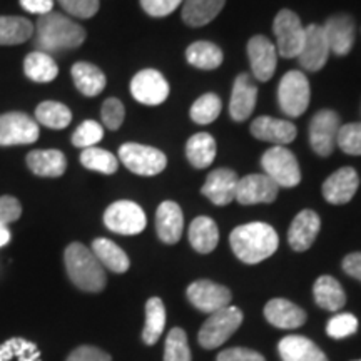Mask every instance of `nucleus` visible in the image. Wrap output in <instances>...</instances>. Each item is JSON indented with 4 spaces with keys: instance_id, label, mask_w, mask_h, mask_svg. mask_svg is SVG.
Segmentation results:
<instances>
[{
    "instance_id": "obj_37",
    "label": "nucleus",
    "mask_w": 361,
    "mask_h": 361,
    "mask_svg": "<svg viewBox=\"0 0 361 361\" xmlns=\"http://www.w3.org/2000/svg\"><path fill=\"white\" fill-rule=\"evenodd\" d=\"M166 326V308L161 298H151L146 303V324L142 329V341L152 346L159 340Z\"/></svg>"
},
{
    "instance_id": "obj_53",
    "label": "nucleus",
    "mask_w": 361,
    "mask_h": 361,
    "mask_svg": "<svg viewBox=\"0 0 361 361\" xmlns=\"http://www.w3.org/2000/svg\"><path fill=\"white\" fill-rule=\"evenodd\" d=\"M8 241H11V231H8L7 226L0 224V247L8 245Z\"/></svg>"
},
{
    "instance_id": "obj_38",
    "label": "nucleus",
    "mask_w": 361,
    "mask_h": 361,
    "mask_svg": "<svg viewBox=\"0 0 361 361\" xmlns=\"http://www.w3.org/2000/svg\"><path fill=\"white\" fill-rule=\"evenodd\" d=\"M80 164L85 169L96 171L101 174H114L119 169V159L112 154V152L101 149L97 146L84 149L82 154H80Z\"/></svg>"
},
{
    "instance_id": "obj_54",
    "label": "nucleus",
    "mask_w": 361,
    "mask_h": 361,
    "mask_svg": "<svg viewBox=\"0 0 361 361\" xmlns=\"http://www.w3.org/2000/svg\"><path fill=\"white\" fill-rule=\"evenodd\" d=\"M356 361H361V360H356Z\"/></svg>"
},
{
    "instance_id": "obj_30",
    "label": "nucleus",
    "mask_w": 361,
    "mask_h": 361,
    "mask_svg": "<svg viewBox=\"0 0 361 361\" xmlns=\"http://www.w3.org/2000/svg\"><path fill=\"white\" fill-rule=\"evenodd\" d=\"M226 0H184L183 20L191 27H202L219 16Z\"/></svg>"
},
{
    "instance_id": "obj_14",
    "label": "nucleus",
    "mask_w": 361,
    "mask_h": 361,
    "mask_svg": "<svg viewBox=\"0 0 361 361\" xmlns=\"http://www.w3.org/2000/svg\"><path fill=\"white\" fill-rule=\"evenodd\" d=\"M247 57H250L251 72L255 79L266 82L274 75L278 64L276 45L264 35H255L247 42Z\"/></svg>"
},
{
    "instance_id": "obj_25",
    "label": "nucleus",
    "mask_w": 361,
    "mask_h": 361,
    "mask_svg": "<svg viewBox=\"0 0 361 361\" xmlns=\"http://www.w3.org/2000/svg\"><path fill=\"white\" fill-rule=\"evenodd\" d=\"M264 318L273 326L281 329H296L306 322L305 310L283 298H274L264 306Z\"/></svg>"
},
{
    "instance_id": "obj_51",
    "label": "nucleus",
    "mask_w": 361,
    "mask_h": 361,
    "mask_svg": "<svg viewBox=\"0 0 361 361\" xmlns=\"http://www.w3.org/2000/svg\"><path fill=\"white\" fill-rule=\"evenodd\" d=\"M20 6L24 11L35 13V16H45V13L52 12L54 0H20Z\"/></svg>"
},
{
    "instance_id": "obj_45",
    "label": "nucleus",
    "mask_w": 361,
    "mask_h": 361,
    "mask_svg": "<svg viewBox=\"0 0 361 361\" xmlns=\"http://www.w3.org/2000/svg\"><path fill=\"white\" fill-rule=\"evenodd\" d=\"M101 117H102V124L106 126L107 129L117 130L124 123V117H126L124 104L121 102L119 99L109 97L102 104Z\"/></svg>"
},
{
    "instance_id": "obj_28",
    "label": "nucleus",
    "mask_w": 361,
    "mask_h": 361,
    "mask_svg": "<svg viewBox=\"0 0 361 361\" xmlns=\"http://www.w3.org/2000/svg\"><path fill=\"white\" fill-rule=\"evenodd\" d=\"M189 243L201 255H209L219 243L218 224L207 216H200L189 226Z\"/></svg>"
},
{
    "instance_id": "obj_50",
    "label": "nucleus",
    "mask_w": 361,
    "mask_h": 361,
    "mask_svg": "<svg viewBox=\"0 0 361 361\" xmlns=\"http://www.w3.org/2000/svg\"><path fill=\"white\" fill-rule=\"evenodd\" d=\"M216 361H266L264 356L247 348H231L224 350L218 355Z\"/></svg>"
},
{
    "instance_id": "obj_52",
    "label": "nucleus",
    "mask_w": 361,
    "mask_h": 361,
    "mask_svg": "<svg viewBox=\"0 0 361 361\" xmlns=\"http://www.w3.org/2000/svg\"><path fill=\"white\" fill-rule=\"evenodd\" d=\"M341 266L348 276L361 281V252H351L343 259Z\"/></svg>"
},
{
    "instance_id": "obj_24",
    "label": "nucleus",
    "mask_w": 361,
    "mask_h": 361,
    "mask_svg": "<svg viewBox=\"0 0 361 361\" xmlns=\"http://www.w3.org/2000/svg\"><path fill=\"white\" fill-rule=\"evenodd\" d=\"M27 168L40 178H61L67 169L64 152L59 149H35L25 157Z\"/></svg>"
},
{
    "instance_id": "obj_42",
    "label": "nucleus",
    "mask_w": 361,
    "mask_h": 361,
    "mask_svg": "<svg viewBox=\"0 0 361 361\" xmlns=\"http://www.w3.org/2000/svg\"><path fill=\"white\" fill-rule=\"evenodd\" d=\"M336 144L345 154L361 156V123L341 126Z\"/></svg>"
},
{
    "instance_id": "obj_26",
    "label": "nucleus",
    "mask_w": 361,
    "mask_h": 361,
    "mask_svg": "<svg viewBox=\"0 0 361 361\" xmlns=\"http://www.w3.org/2000/svg\"><path fill=\"white\" fill-rule=\"evenodd\" d=\"M283 361H328L326 356L313 341L305 336H286L278 345Z\"/></svg>"
},
{
    "instance_id": "obj_47",
    "label": "nucleus",
    "mask_w": 361,
    "mask_h": 361,
    "mask_svg": "<svg viewBox=\"0 0 361 361\" xmlns=\"http://www.w3.org/2000/svg\"><path fill=\"white\" fill-rule=\"evenodd\" d=\"M184 0H141L144 12L151 17H166L173 13Z\"/></svg>"
},
{
    "instance_id": "obj_39",
    "label": "nucleus",
    "mask_w": 361,
    "mask_h": 361,
    "mask_svg": "<svg viewBox=\"0 0 361 361\" xmlns=\"http://www.w3.org/2000/svg\"><path fill=\"white\" fill-rule=\"evenodd\" d=\"M0 361H42L37 345L24 338H11L0 345Z\"/></svg>"
},
{
    "instance_id": "obj_20",
    "label": "nucleus",
    "mask_w": 361,
    "mask_h": 361,
    "mask_svg": "<svg viewBox=\"0 0 361 361\" xmlns=\"http://www.w3.org/2000/svg\"><path fill=\"white\" fill-rule=\"evenodd\" d=\"M251 134L264 142H273L274 146H286L295 141L296 126L290 121L276 119L271 116H259L251 123Z\"/></svg>"
},
{
    "instance_id": "obj_22",
    "label": "nucleus",
    "mask_w": 361,
    "mask_h": 361,
    "mask_svg": "<svg viewBox=\"0 0 361 361\" xmlns=\"http://www.w3.org/2000/svg\"><path fill=\"white\" fill-rule=\"evenodd\" d=\"M322 228V219L311 209H303L293 219L288 231V243L293 250L303 252L313 246L316 236Z\"/></svg>"
},
{
    "instance_id": "obj_1",
    "label": "nucleus",
    "mask_w": 361,
    "mask_h": 361,
    "mask_svg": "<svg viewBox=\"0 0 361 361\" xmlns=\"http://www.w3.org/2000/svg\"><path fill=\"white\" fill-rule=\"evenodd\" d=\"M35 27V47L40 52H62L78 49L84 44L85 30L78 22L59 12L40 16Z\"/></svg>"
},
{
    "instance_id": "obj_9",
    "label": "nucleus",
    "mask_w": 361,
    "mask_h": 361,
    "mask_svg": "<svg viewBox=\"0 0 361 361\" xmlns=\"http://www.w3.org/2000/svg\"><path fill=\"white\" fill-rule=\"evenodd\" d=\"M104 224L109 231L134 236L144 231L147 219L142 207L133 201H116L104 213Z\"/></svg>"
},
{
    "instance_id": "obj_18",
    "label": "nucleus",
    "mask_w": 361,
    "mask_h": 361,
    "mask_svg": "<svg viewBox=\"0 0 361 361\" xmlns=\"http://www.w3.org/2000/svg\"><path fill=\"white\" fill-rule=\"evenodd\" d=\"M360 188V176L353 168H341L323 183V196L329 204H346Z\"/></svg>"
},
{
    "instance_id": "obj_19",
    "label": "nucleus",
    "mask_w": 361,
    "mask_h": 361,
    "mask_svg": "<svg viewBox=\"0 0 361 361\" xmlns=\"http://www.w3.org/2000/svg\"><path fill=\"white\" fill-rule=\"evenodd\" d=\"M238 174L228 168L214 169L207 176L204 186L201 188V192L216 206H228L231 204L236 197L238 188Z\"/></svg>"
},
{
    "instance_id": "obj_16",
    "label": "nucleus",
    "mask_w": 361,
    "mask_h": 361,
    "mask_svg": "<svg viewBox=\"0 0 361 361\" xmlns=\"http://www.w3.org/2000/svg\"><path fill=\"white\" fill-rule=\"evenodd\" d=\"M328 56L329 47L326 37H324L323 27L318 24H310L308 27H305V42L300 56H298L301 67L305 71L318 72L328 62Z\"/></svg>"
},
{
    "instance_id": "obj_3",
    "label": "nucleus",
    "mask_w": 361,
    "mask_h": 361,
    "mask_svg": "<svg viewBox=\"0 0 361 361\" xmlns=\"http://www.w3.org/2000/svg\"><path fill=\"white\" fill-rule=\"evenodd\" d=\"M64 263L71 281L79 290L87 293H101L106 288V269L94 256L92 250L80 243H72L66 247Z\"/></svg>"
},
{
    "instance_id": "obj_36",
    "label": "nucleus",
    "mask_w": 361,
    "mask_h": 361,
    "mask_svg": "<svg viewBox=\"0 0 361 361\" xmlns=\"http://www.w3.org/2000/svg\"><path fill=\"white\" fill-rule=\"evenodd\" d=\"M72 112L66 104L56 101L40 102L35 109V123L44 126V128L62 130L71 124Z\"/></svg>"
},
{
    "instance_id": "obj_43",
    "label": "nucleus",
    "mask_w": 361,
    "mask_h": 361,
    "mask_svg": "<svg viewBox=\"0 0 361 361\" xmlns=\"http://www.w3.org/2000/svg\"><path fill=\"white\" fill-rule=\"evenodd\" d=\"M102 137H104L102 126L96 123V121L87 119L74 130V134H72V144H74L75 147L87 149V147L96 146Z\"/></svg>"
},
{
    "instance_id": "obj_34",
    "label": "nucleus",
    "mask_w": 361,
    "mask_h": 361,
    "mask_svg": "<svg viewBox=\"0 0 361 361\" xmlns=\"http://www.w3.org/2000/svg\"><path fill=\"white\" fill-rule=\"evenodd\" d=\"M188 62L201 71H213L223 64V51L207 40H197L186 49Z\"/></svg>"
},
{
    "instance_id": "obj_44",
    "label": "nucleus",
    "mask_w": 361,
    "mask_h": 361,
    "mask_svg": "<svg viewBox=\"0 0 361 361\" xmlns=\"http://www.w3.org/2000/svg\"><path fill=\"white\" fill-rule=\"evenodd\" d=\"M358 329V319L351 313H338L328 322L326 333L335 340H343V338L351 336Z\"/></svg>"
},
{
    "instance_id": "obj_11",
    "label": "nucleus",
    "mask_w": 361,
    "mask_h": 361,
    "mask_svg": "<svg viewBox=\"0 0 361 361\" xmlns=\"http://www.w3.org/2000/svg\"><path fill=\"white\" fill-rule=\"evenodd\" d=\"M39 124L24 112L0 116V146H25L39 139Z\"/></svg>"
},
{
    "instance_id": "obj_33",
    "label": "nucleus",
    "mask_w": 361,
    "mask_h": 361,
    "mask_svg": "<svg viewBox=\"0 0 361 361\" xmlns=\"http://www.w3.org/2000/svg\"><path fill=\"white\" fill-rule=\"evenodd\" d=\"M24 72L27 78L34 80V82L45 84L52 82L57 78L59 67L51 54L34 51L25 57Z\"/></svg>"
},
{
    "instance_id": "obj_2",
    "label": "nucleus",
    "mask_w": 361,
    "mask_h": 361,
    "mask_svg": "<svg viewBox=\"0 0 361 361\" xmlns=\"http://www.w3.org/2000/svg\"><path fill=\"white\" fill-rule=\"evenodd\" d=\"M229 245L243 263L258 264L276 252L279 238L269 224L247 223L233 229Z\"/></svg>"
},
{
    "instance_id": "obj_12",
    "label": "nucleus",
    "mask_w": 361,
    "mask_h": 361,
    "mask_svg": "<svg viewBox=\"0 0 361 361\" xmlns=\"http://www.w3.org/2000/svg\"><path fill=\"white\" fill-rule=\"evenodd\" d=\"M188 300L202 313L213 314L231 305L233 295L223 284L209 281V279H197L189 284Z\"/></svg>"
},
{
    "instance_id": "obj_40",
    "label": "nucleus",
    "mask_w": 361,
    "mask_h": 361,
    "mask_svg": "<svg viewBox=\"0 0 361 361\" xmlns=\"http://www.w3.org/2000/svg\"><path fill=\"white\" fill-rule=\"evenodd\" d=\"M221 109H223V102L221 99L213 92H207L204 96H201L196 102L192 104L191 111H189V116L196 124L206 126L214 123L221 114Z\"/></svg>"
},
{
    "instance_id": "obj_48",
    "label": "nucleus",
    "mask_w": 361,
    "mask_h": 361,
    "mask_svg": "<svg viewBox=\"0 0 361 361\" xmlns=\"http://www.w3.org/2000/svg\"><path fill=\"white\" fill-rule=\"evenodd\" d=\"M22 216V204L13 196H0V224L16 223Z\"/></svg>"
},
{
    "instance_id": "obj_5",
    "label": "nucleus",
    "mask_w": 361,
    "mask_h": 361,
    "mask_svg": "<svg viewBox=\"0 0 361 361\" xmlns=\"http://www.w3.org/2000/svg\"><path fill=\"white\" fill-rule=\"evenodd\" d=\"M243 323V311L236 306H226V308L209 314L200 329V345L206 350L218 348L231 338V335Z\"/></svg>"
},
{
    "instance_id": "obj_29",
    "label": "nucleus",
    "mask_w": 361,
    "mask_h": 361,
    "mask_svg": "<svg viewBox=\"0 0 361 361\" xmlns=\"http://www.w3.org/2000/svg\"><path fill=\"white\" fill-rule=\"evenodd\" d=\"M92 252L102 264L104 269H109L112 273H126L129 269L130 261L124 250H121L114 241L107 238H97L92 241Z\"/></svg>"
},
{
    "instance_id": "obj_6",
    "label": "nucleus",
    "mask_w": 361,
    "mask_h": 361,
    "mask_svg": "<svg viewBox=\"0 0 361 361\" xmlns=\"http://www.w3.org/2000/svg\"><path fill=\"white\" fill-rule=\"evenodd\" d=\"M311 89L308 78L300 71H290L278 85L279 109L290 117L303 116L310 106Z\"/></svg>"
},
{
    "instance_id": "obj_10",
    "label": "nucleus",
    "mask_w": 361,
    "mask_h": 361,
    "mask_svg": "<svg viewBox=\"0 0 361 361\" xmlns=\"http://www.w3.org/2000/svg\"><path fill=\"white\" fill-rule=\"evenodd\" d=\"M340 128L341 119L335 111L323 109L313 116L310 123V144L319 157L331 156L335 151Z\"/></svg>"
},
{
    "instance_id": "obj_23",
    "label": "nucleus",
    "mask_w": 361,
    "mask_h": 361,
    "mask_svg": "<svg viewBox=\"0 0 361 361\" xmlns=\"http://www.w3.org/2000/svg\"><path fill=\"white\" fill-rule=\"evenodd\" d=\"M184 216L179 204L174 201L161 202L156 211V231L157 236L166 245H176L183 236Z\"/></svg>"
},
{
    "instance_id": "obj_4",
    "label": "nucleus",
    "mask_w": 361,
    "mask_h": 361,
    "mask_svg": "<svg viewBox=\"0 0 361 361\" xmlns=\"http://www.w3.org/2000/svg\"><path fill=\"white\" fill-rule=\"evenodd\" d=\"M261 168L278 188H295L301 183L296 156L284 146H273L261 156Z\"/></svg>"
},
{
    "instance_id": "obj_41",
    "label": "nucleus",
    "mask_w": 361,
    "mask_h": 361,
    "mask_svg": "<svg viewBox=\"0 0 361 361\" xmlns=\"http://www.w3.org/2000/svg\"><path fill=\"white\" fill-rule=\"evenodd\" d=\"M164 361H192L188 336L183 328H173L166 338Z\"/></svg>"
},
{
    "instance_id": "obj_46",
    "label": "nucleus",
    "mask_w": 361,
    "mask_h": 361,
    "mask_svg": "<svg viewBox=\"0 0 361 361\" xmlns=\"http://www.w3.org/2000/svg\"><path fill=\"white\" fill-rule=\"evenodd\" d=\"M62 8L78 19H90L99 11V0H59Z\"/></svg>"
},
{
    "instance_id": "obj_27",
    "label": "nucleus",
    "mask_w": 361,
    "mask_h": 361,
    "mask_svg": "<svg viewBox=\"0 0 361 361\" xmlns=\"http://www.w3.org/2000/svg\"><path fill=\"white\" fill-rule=\"evenodd\" d=\"M71 74L75 87L85 97L99 96L107 84L104 72L97 66L90 64V62H75L72 66Z\"/></svg>"
},
{
    "instance_id": "obj_13",
    "label": "nucleus",
    "mask_w": 361,
    "mask_h": 361,
    "mask_svg": "<svg viewBox=\"0 0 361 361\" xmlns=\"http://www.w3.org/2000/svg\"><path fill=\"white\" fill-rule=\"evenodd\" d=\"M130 94L144 106H159L169 96V84L156 69H144L130 80Z\"/></svg>"
},
{
    "instance_id": "obj_8",
    "label": "nucleus",
    "mask_w": 361,
    "mask_h": 361,
    "mask_svg": "<svg viewBox=\"0 0 361 361\" xmlns=\"http://www.w3.org/2000/svg\"><path fill=\"white\" fill-rule=\"evenodd\" d=\"M273 30L279 56L284 59H295L300 56L305 42V27L295 12L288 11V8L278 12Z\"/></svg>"
},
{
    "instance_id": "obj_49",
    "label": "nucleus",
    "mask_w": 361,
    "mask_h": 361,
    "mask_svg": "<svg viewBox=\"0 0 361 361\" xmlns=\"http://www.w3.org/2000/svg\"><path fill=\"white\" fill-rule=\"evenodd\" d=\"M66 361H112V358L96 346H79L67 356Z\"/></svg>"
},
{
    "instance_id": "obj_32",
    "label": "nucleus",
    "mask_w": 361,
    "mask_h": 361,
    "mask_svg": "<svg viewBox=\"0 0 361 361\" xmlns=\"http://www.w3.org/2000/svg\"><path fill=\"white\" fill-rule=\"evenodd\" d=\"M186 157L192 168L206 169L216 157V141L211 134L197 133L186 142Z\"/></svg>"
},
{
    "instance_id": "obj_21",
    "label": "nucleus",
    "mask_w": 361,
    "mask_h": 361,
    "mask_svg": "<svg viewBox=\"0 0 361 361\" xmlns=\"http://www.w3.org/2000/svg\"><path fill=\"white\" fill-rule=\"evenodd\" d=\"M258 99V87L250 74H239L233 85L229 114L236 123H243L252 114Z\"/></svg>"
},
{
    "instance_id": "obj_17",
    "label": "nucleus",
    "mask_w": 361,
    "mask_h": 361,
    "mask_svg": "<svg viewBox=\"0 0 361 361\" xmlns=\"http://www.w3.org/2000/svg\"><path fill=\"white\" fill-rule=\"evenodd\" d=\"M322 27L329 52L336 54V56H346L351 52L356 34L353 17L346 16V13H336V16L329 17Z\"/></svg>"
},
{
    "instance_id": "obj_31",
    "label": "nucleus",
    "mask_w": 361,
    "mask_h": 361,
    "mask_svg": "<svg viewBox=\"0 0 361 361\" xmlns=\"http://www.w3.org/2000/svg\"><path fill=\"white\" fill-rule=\"evenodd\" d=\"M316 305L326 311H340L346 305V295L341 284L333 276H319L313 286Z\"/></svg>"
},
{
    "instance_id": "obj_7",
    "label": "nucleus",
    "mask_w": 361,
    "mask_h": 361,
    "mask_svg": "<svg viewBox=\"0 0 361 361\" xmlns=\"http://www.w3.org/2000/svg\"><path fill=\"white\" fill-rule=\"evenodd\" d=\"M119 159L130 173L137 176H156L168 166L162 151L137 142H126L119 147Z\"/></svg>"
},
{
    "instance_id": "obj_15",
    "label": "nucleus",
    "mask_w": 361,
    "mask_h": 361,
    "mask_svg": "<svg viewBox=\"0 0 361 361\" xmlns=\"http://www.w3.org/2000/svg\"><path fill=\"white\" fill-rule=\"evenodd\" d=\"M279 188L266 174H250L238 180L236 200L239 204H269L278 197Z\"/></svg>"
},
{
    "instance_id": "obj_35",
    "label": "nucleus",
    "mask_w": 361,
    "mask_h": 361,
    "mask_svg": "<svg viewBox=\"0 0 361 361\" xmlns=\"http://www.w3.org/2000/svg\"><path fill=\"white\" fill-rule=\"evenodd\" d=\"M35 27L25 17H0V45H19L32 37Z\"/></svg>"
}]
</instances>
